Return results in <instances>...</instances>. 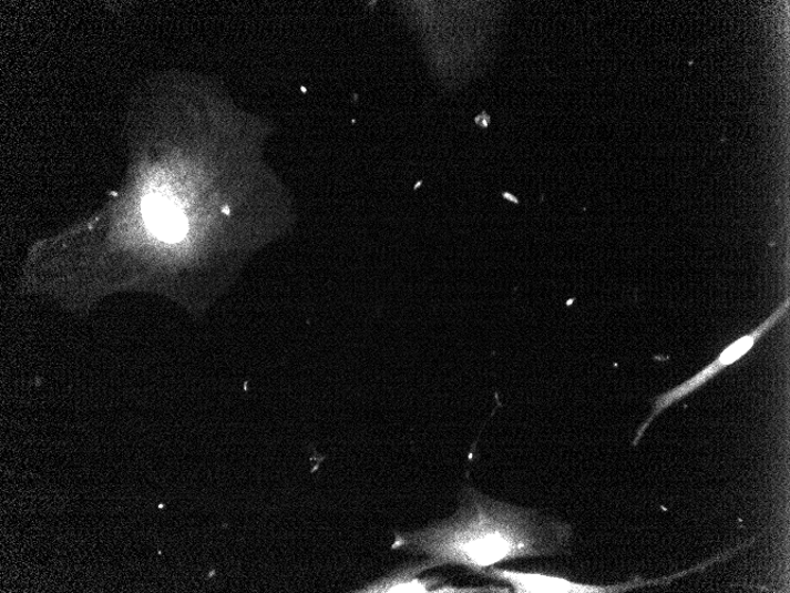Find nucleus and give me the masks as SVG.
Masks as SVG:
<instances>
[{
    "mask_svg": "<svg viewBox=\"0 0 790 593\" xmlns=\"http://www.w3.org/2000/svg\"><path fill=\"white\" fill-rule=\"evenodd\" d=\"M571 538L567 523L466 488L458 513L425 530L397 533L392 549L428 555L418 564L421 572L459 565L479 574L521 558L564 553Z\"/></svg>",
    "mask_w": 790,
    "mask_h": 593,
    "instance_id": "obj_1",
    "label": "nucleus"
},
{
    "mask_svg": "<svg viewBox=\"0 0 790 593\" xmlns=\"http://www.w3.org/2000/svg\"><path fill=\"white\" fill-rule=\"evenodd\" d=\"M788 308L789 301L787 300L774 313H772L771 316L763 324H761L757 329H753L751 334L742 337L741 339L732 342L729 347H727V350H725L721 356H719L715 361L709 364L704 371H700L686 382L680 384V386L670 390L669 392L659 396L656 399L655 408L652 416H649L647 418V421L639 428L635 441L632 444L637 446L640 442L647 428L652 426V423L655 421V418L659 416L663 411L679 402V400L691 395L699 388L704 387L706 382H708L719 372L727 369L728 366L732 365L736 361H739L742 357H745L751 350L755 344H757L768 333V330L774 327L779 323V320H781L786 316Z\"/></svg>",
    "mask_w": 790,
    "mask_h": 593,
    "instance_id": "obj_2",
    "label": "nucleus"
},
{
    "mask_svg": "<svg viewBox=\"0 0 790 593\" xmlns=\"http://www.w3.org/2000/svg\"><path fill=\"white\" fill-rule=\"evenodd\" d=\"M479 574L485 579L507 583L516 593H617L632 589L659 585L661 582L660 580L644 581L636 579L617 585H588L557 577V575L504 570L495 566L489 568Z\"/></svg>",
    "mask_w": 790,
    "mask_h": 593,
    "instance_id": "obj_3",
    "label": "nucleus"
},
{
    "mask_svg": "<svg viewBox=\"0 0 790 593\" xmlns=\"http://www.w3.org/2000/svg\"><path fill=\"white\" fill-rule=\"evenodd\" d=\"M148 229L165 242H177L185 236L187 224L177 204L160 195L148 196L143 204Z\"/></svg>",
    "mask_w": 790,
    "mask_h": 593,
    "instance_id": "obj_4",
    "label": "nucleus"
},
{
    "mask_svg": "<svg viewBox=\"0 0 790 593\" xmlns=\"http://www.w3.org/2000/svg\"><path fill=\"white\" fill-rule=\"evenodd\" d=\"M421 573L418 564L403 568L371 585L366 586L357 592L367 593H429L444 580L442 577L418 579Z\"/></svg>",
    "mask_w": 790,
    "mask_h": 593,
    "instance_id": "obj_5",
    "label": "nucleus"
},
{
    "mask_svg": "<svg viewBox=\"0 0 790 593\" xmlns=\"http://www.w3.org/2000/svg\"><path fill=\"white\" fill-rule=\"evenodd\" d=\"M432 592L442 593H506L512 592L511 587L504 586H452L444 585L434 587Z\"/></svg>",
    "mask_w": 790,
    "mask_h": 593,
    "instance_id": "obj_6",
    "label": "nucleus"
},
{
    "mask_svg": "<svg viewBox=\"0 0 790 593\" xmlns=\"http://www.w3.org/2000/svg\"><path fill=\"white\" fill-rule=\"evenodd\" d=\"M476 124L483 129H486L490 124V116L486 113H482L476 117Z\"/></svg>",
    "mask_w": 790,
    "mask_h": 593,
    "instance_id": "obj_7",
    "label": "nucleus"
}]
</instances>
